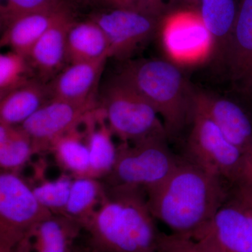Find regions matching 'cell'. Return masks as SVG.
Listing matches in <instances>:
<instances>
[{"label":"cell","mask_w":252,"mask_h":252,"mask_svg":"<svg viewBox=\"0 0 252 252\" xmlns=\"http://www.w3.org/2000/svg\"><path fill=\"white\" fill-rule=\"evenodd\" d=\"M190 126L183 157L207 173L233 185L243 152L227 140L207 116L193 108Z\"/></svg>","instance_id":"7"},{"label":"cell","mask_w":252,"mask_h":252,"mask_svg":"<svg viewBox=\"0 0 252 252\" xmlns=\"http://www.w3.org/2000/svg\"><path fill=\"white\" fill-rule=\"evenodd\" d=\"M233 193L252 209V189L235 188Z\"/></svg>","instance_id":"31"},{"label":"cell","mask_w":252,"mask_h":252,"mask_svg":"<svg viewBox=\"0 0 252 252\" xmlns=\"http://www.w3.org/2000/svg\"><path fill=\"white\" fill-rule=\"evenodd\" d=\"M110 58V49L105 33L92 19L72 25L67 36L66 60L69 64Z\"/></svg>","instance_id":"19"},{"label":"cell","mask_w":252,"mask_h":252,"mask_svg":"<svg viewBox=\"0 0 252 252\" xmlns=\"http://www.w3.org/2000/svg\"><path fill=\"white\" fill-rule=\"evenodd\" d=\"M108 57L71 63L47 83L51 99L84 103L96 99V90Z\"/></svg>","instance_id":"14"},{"label":"cell","mask_w":252,"mask_h":252,"mask_svg":"<svg viewBox=\"0 0 252 252\" xmlns=\"http://www.w3.org/2000/svg\"><path fill=\"white\" fill-rule=\"evenodd\" d=\"M226 185L183 157L167 178L146 190L147 203L171 233L194 237L229 198Z\"/></svg>","instance_id":"1"},{"label":"cell","mask_w":252,"mask_h":252,"mask_svg":"<svg viewBox=\"0 0 252 252\" xmlns=\"http://www.w3.org/2000/svg\"><path fill=\"white\" fill-rule=\"evenodd\" d=\"M91 3L100 5L103 9H130L144 12L142 0H91Z\"/></svg>","instance_id":"29"},{"label":"cell","mask_w":252,"mask_h":252,"mask_svg":"<svg viewBox=\"0 0 252 252\" xmlns=\"http://www.w3.org/2000/svg\"><path fill=\"white\" fill-rule=\"evenodd\" d=\"M67 9L69 7L56 12L32 13L16 18L2 30L0 45L28 57L36 41Z\"/></svg>","instance_id":"20"},{"label":"cell","mask_w":252,"mask_h":252,"mask_svg":"<svg viewBox=\"0 0 252 252\" xmlns=\"http://www.w3.org/2000/svg\"><path fill=\"white\" fill-rule=\"evenodd\" d=\"M98 105L97 99L76 103L51 99L20 127L31 137L35 154L42 153L50 151L58 139L79 125Z\"/></svg>","instance_id":"9"},{"label":"cell","mask_w":252,"mask_h":252,"mask_svg":"<svg viewBox=\"0 0 252 252\" xmlns=\"http://www.w3.org/2000/svg\"><path fill=\"white\" fill-rule=\"evenodd\" d=\"M99 103L113 135L122 142L136 143L154 138L169 140L161 117L153 106L114 78L104 89Z\"/></svg>","instance_id":"5"},{"label":"cell","mask_w":252,"mask_h":252,"mask_svg":"<svg viewBox=\"0 0 252 252\" xmlns=\"http://www.w3.org/2000/svg\"><path fill=\"white\" fill-rule=\"evenodd\" d=\"M104 194L105 185L99 179L74 178L64 216L75 220L84 229L98 209Z\"/></svg>","instance_id":"21"},{"label":"cell","mask_w":252,"mask_h":252,"mask_svg":"<svg viewBox=\"0 0 252 252\" xmlns=\"http://www.w3.org/2000/svg\"><path fill=\"white\" fill-rule=\"evenodd\" d=\"M81 124L58 139L50 149L59 165L74 178L91 177L90 155L85 132L79 129Z\"/></svg>","instance_id":"22"},{"label":"cell","mask_w":252,"mask_h":252,"mask_svg":"<svg viewBox=\"0 0 252 252\" xmlns=\"http://www.w3.org/2000/svg\"><path fill=\"white\" fill-rule=\"evenodd\" d=\"M35 154L31 137L20 126L0 123V167L16 172Z\"/></svg>","instance_id":"23"},{"label":"cell","mask_w":252,"mask_h":252,"mask_svg":"<svg viewBox=\"0 0 252 252\" xmlns=\"http://www.w3.org/2000/svg\"><path fill=\"white\" fill-rule=\"evenodd\" d=\"M158 252H220L206 239L161 233L159 240Z\"/></svg>","instance_id":"27"},{"label":"cell","mask_w":252,"mask_h":252,"mask_svg":"<svg viewBox=\"0 0 252 252\" xmlns=\"http://www.w3.org/2000/svg\"><path fill=\"white\" fill-rule=\"evenodd\" d=\"M237 11L235 0H200L199 12L210 35L212 54L224 63Z\"/></svg>","instance_id":"17"},{"label":"cell","mask_w":252,"mask_h":252,"mask_svg":"<svg viewBox=\"0 0 252 252\" xmlns=\"http://www.w3.org/2000/svg\"><path fill=\"white\" fill-rule=\"evenodd\" d=\"M33 70L28 58L14 51L0 55V98L30 82Z\"/></svg>","instance_id":"24"},{"label":"cell","mask_w":252,"mask_h":252,"mask_svg":"<svg viewBox=\"0 0 252 252\" xmlns=\"http://www.w3.org/2000/svg\"><path fill=\"white\" fill-rule=\"evenodd\" d=\"M82 229L75 220L53 215L36 225L16 252H71Z\"/></svg>","instance_id":"16"},{"label":"cell","mask_w":252,"mask_h":252,"mask_svg":"<svg viewBox=\"0 0 252 252\" xmlns=\"http://www.w3.org/2000/svg\"><path fill=\"white\" fill-rule=\"evenodd\" d=\"M62 0H0L1 31L16 20L32 13L56 12L69 7Z\"/></svg>","instance_id":"26"},{"label":"cell","mask_w":252,"mask_h":252,"mask_svg":"<svg viewBox=\"0 0 252 252\" xmlns=\"http://www.w3.org/2000/svg\"><path fill=\"white\" fill-rule=\"evenodd\" d=\"M174 4L182 5L183 9L199 10L200 0H170V6Z\"/></svg>","instance_id":"32"},{"label":"cell","mask_w":252,"mask_h":252,"mask_svg":"<svg viewBox=\"0 0 252 252\" xmlns=\"http://www.w3.org/2000/svg\"><path fill=\"white\" fill-rule=\"evenodd\" d=\"M225 63L233 89L252 99V0H240Z\"/></svg>","instance_id":"11"},{"label":"cell","mask_w":252,"mask_h":252,"mask_svg":"<svg viewBox=\"0 0 252 252\" xmlns=\"http://www.w3.org/2000/svg\"><path fill=\"white\" fill-rule=\"evenodd\" d=\"M142 6L146 14L161 18L169 12L170 0H142Z\"/></svg>","instance_id":"30"},{"label":"cell","mask_w":252,"mask_h":252,"mask_svg":"<svg viewBox=\"0 0 252 252\" xmlns=\"http://www.w3.org/2000/svg\"><path fill=\"white\" fill-rule=\"evenodd\" d=\"M71 252H94V251H93L92 249L90 247L89 248H83V247L74 245Z\"/></svg>","instance_id":"33"},{"label":"cell","mask_w":252,"mask_h":252,"mask_svg":"<svg viewBox=\"0 0 252 252\" xmlns=\"http://www.w3.org/2000/svg\"><path fill=\"white\" fill-rule=\"evenodd\" d=\"M191 238L206 239L220 252H252V209L233 193Z\"/></svg>","instance_id":"10"},{"label":"cell","mask_w":252,"mask_h":252,"mask_svg":"<svg viewBox=\"0 0 252 252\" xmlns=\"http://www.w3.org/2000/svg\"><path fill=\"white\" fill-rule=\"evenodd\" d=\"M50 99L47 84L34 78L0 98V123L22 125Z\"/></svg>","instance_id":"18"},{"label":"cell","mask_w":252,"mask_h":252,"mask_svg":"<svg viewBox=\"0 0 252 252\" xmlns=\"http://www.w3.org/2000/svg\"><path fill=\"white\" fill-rule=\"evenodd\" d=\"M83 125L90 155L91 177L104 179L114 166L117 147L113 142L114 135L99 103L86 114Z\"/></svg>","instance_id":"15"},{"label":"cell","mask_w":252,"mask_h":252,"mask_svg":"<svg viewBox=\"0 0 252 252\" xmlns=\"http://www.w3.org/2000/svg\"><path fill=\"white\" fill-rule=\"evenodd\" d=\"M63 1H65V2L69 3L72 2V0H62Z\"/></svg>","instance_id":"35"},{"label":"cell","mask_w":252,"mask_h":252,"mask_svg":"<svg viewBox=\"0 0 252 252\" xmlns=\"http://www.w3.org/2000/svg\"><path fill=\"white\" fill-rule=\"evenodd\" d=\"M114 79L140 94L161 117L169 140L190 126L195 90L180 68L167 60H128Z\"/></svg>","instance_id":"3"},{"label":"cell","mask_w":252,"mask_h":252,"mask_svg":"<svg viewBox=\"0 0 252 252\" xmlns=\"http://www.w3.org/2000/svg\"><path fill=\"white\" fill-rule=\"evenodd\" d=\"M193 109L212 121L230 143L245 152L252 145V122L239 104L225 97L195 91Z\"/></svg>","instance_id":"12"},{"label":"cell","mask_w":252,"mask_h":252,"mask_svg":"<svg viewBox=\"0 0 252 252\" xmlns=\"http://www.w3.org/2000/svg\"><path fill=\"white\" fill-rule=\"evenodd\" d=\"M89 18L105 33L110 58L124 62L158 32L160 19L135 10L112 9H103Z\"/></svg>","instance_id":"8"},{"label":"cell","mask_w":252,"mask_h":252,"mask_svg":"<svg viewBox=\"0 0 252 252\" xmlns=\"http://www.w3.org/2000/svg\"><path fill=\"white\" fill-rule=\"evenodd\" d=\"M54 214L16 173L0 175V252H15L34 228Z\"/></svg>","instance_id":"6"},{"label":"cell","mask_w":252,"mask_h":252,"mask_svg":"<svg viewBox=\"0 0 252 252\" xmlns=\"http://www.w3.org/2000/svg\"><path fill=\"white\" fill-rule=\"evenodd\" d=\"M74 21L70 9L63 11L28 54V61L38 79L46 84L62 70L67 62V36Z\"/></svg>","instance_id":"13"},{"label":"cell","mask_w":252,"mask_h":252,"mask_svg":"<svg viewBox=\"0 0 252 252\" xmlns=\"http://www.w3.org/2000/svg\"><path fill=\"white\" fill-rule=\"evenodd\" d=\"M166 138H154L136 143L122 142L112 170L103 179L109 187L125 186L144 189L163 182L175 170L183 157L167 145Z\"/></svg>","instance_id":"4"},{"label":"cell","mask_w":252,"mask_h":252,"mask_svg":"<svg viewBox=\"0 0 252 252\" xmlns=\"http://www.w3.org/2000/svg\"><path fill=\"white\" fill-rule=\"evenodd\" d=\"M73 181L69 176L63 175L57 180L42 181L32 189L41 205L54 215L64 216Z\"/></svg>","instance_id":"25"},{"label":"cell","mask_w":252,"mask_h":252,"mask_svg":"<svg viewBox=\"0 0 252 252\" xmlns=\"http://www.w3.org/2000/svg\"><path fill=\"white\" fill-rule=\"evenodd\" d=\"M72 1H74V2H84V3H91V0H72Z\"/></svg>","instance_id":"34"},{"label":"cell","mask_w":252,"mask_h":252,"mask_svg":"<svg viewBox=\"0 0 252 252\" xmlns=\"http://www.w3.org/2000/svg\"><path fill=\"white\" fill-rule=\"evenodd\" d=\"M233 185L235 188L252 189V145L243 153Z\"/></svg>","instance_id":"28"},{"label":"cell","mask_w":252,"mask_h":252,"mask_svg":"<svg viewBox=\"0 0 252 252\" xmlns=\"http://www.w3.org/2000/svg\"><path fill=\"white\" fill-rule=\"evenodd\" d=\"M93 251H94V250H93Z\"/></svg>","instance_id":"36"},{"label":"cell","mask_w":252,"mask_h":252,"mask_svg":"<svg viewBox=\"0 0 252 252\" xmlns=\"http://www.w3.org/2000/svg\"><path fill=\"white\" fill-rule=\"evenodd\" d=\"M84 229L95 252H158L161 232L142 189L105 185L103 200Z\"/></svg>","instance_id":"2"}]
</instances>
